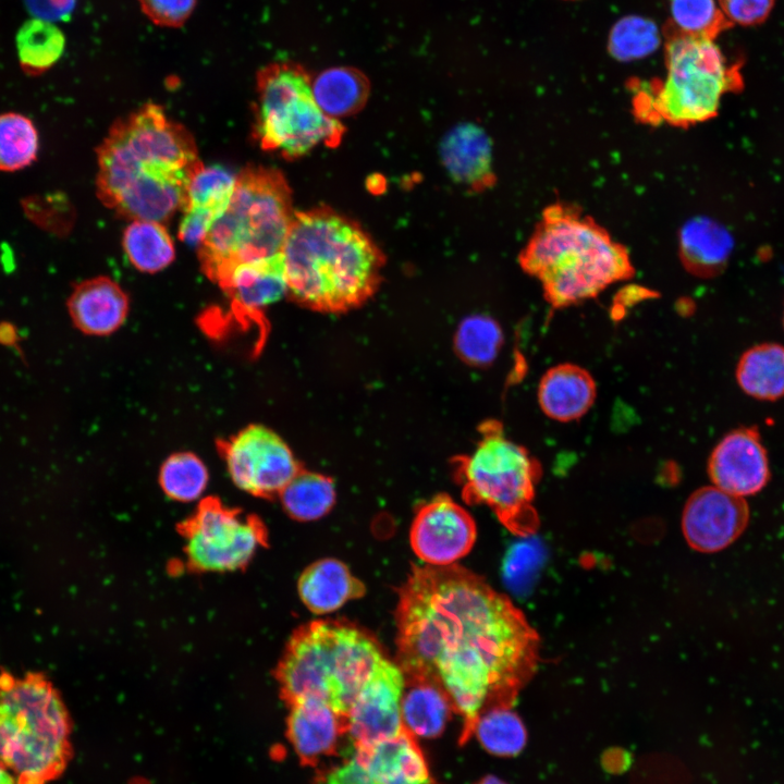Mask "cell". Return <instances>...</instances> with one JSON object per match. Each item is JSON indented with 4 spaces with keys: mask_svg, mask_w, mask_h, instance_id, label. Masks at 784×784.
I'll list each match as a JSON object with an SVG mask.
<instances>
[{
    "mask_svg": "<svg viewBox=\"0 0 784 784\" xmlns=\"http://www.w3.org/2000/svg\"><path fill=\"white\" fill-rule=\"evenodd\" d=\"M322 784H429L430 772L415 738L401 734L370 745H354Z\"/></svg>",
    "mask_w": 784,
    "mask_h": 784,
    "instance_id": "cell-13",
    "label": "cell"
},
{
    "mask_svg": "<svg viewBox=\"0 0 784 784\" xmlns=\"http://www.w3.org/2000/svg\"><path fill=\"white\" fill-rule=\"evenodd\" d=\"M183 211L184 215L179 228V237L186 244L199 246L216 219L201 211Z\"/></svg>",
    "mask_w": 784,
    "mask_h": 784,
    "instance_id": "cell-40",
    "label": "cell"
},
{
    "mask_svg": "<svg viewBox=\"0 0 784 784\" xmlns=\"http://www.w3.org/2000/svg\"><path fill=\"white\" fill-rule=\"evenodd\" d=\"M179 531L188 566L198 572L243 568L267 544V529L258 516L230 509L213 497L204 499Z\"/></svg>",
    "mask_w": 784,
    "mask_h": 784,
    "instance_id": "cell-11",
    "label": "cell"
},
{
    "mask_svg": "<svg viewBox=\"0 0 784 784\" xmlns=\"http://www.w3.org/2000/svg\"><path fill=\"white\" fill-rule=\"evenodd\" d=\"M255 136L265 150L287 160L318 145L335 148L345 127L316 103L306 71L294 63H271L257 75Z\"/></svg>",
    "mask_w": 784,
    "mask_h": 784,
    "instance_id": "cell-10",
    "label": "cell"
},
{
    "mask_svg": "<svg viewBox=\"0 0 784 784\" xmlns=\"http://www.w3.org/2000/svg\"><path fill=\"white\" fill-rule=\"evenodd\" d=\"M298 595L315 614H327L365 595V585L341 561L321 559L310 564L298 579Z\"/></svg>",
    "mask_w": 784,
    "mask_h": 784,
    "instance_id": "cell-23",
    "label": "cell"
},
{
    "mask_svg": "<svg viewBox=\"0 0 784 784\" xmlns=\"http://www.w3.org/2000/svg\"><path fill=\"white\" fill-rule=\"evenodd\" d=\"M730 233L708 218L688 221L681 231V259L686 269L698 277L719 273L732 249Z\"/></svg>",
    "mask_w": 784,
    "mask_h": 784,
    "instance_id": "cell-24",
    "label": "cell"
},
{
    "mask_svg": "<svg viewBox=\"0 0 784 784\" xmlns=\"http://www.w3.org/2000/svg\"><path fill=\"white\" fill-rule=\"evenodd\" d=\"M290 706L287 737L295 752L304 760L330 754L345 732L343 716L321 700H303Z\"/></svg>",
    "mask_w": 784,
    "mask_h": 784,
    "instance_id": "cell-21",
    "label": "cell"
},
{
    "mask_svg": "<svg viewBox=\"0 0 784 784\" xmlns=\"http://www.w3.org/2000/svg\"><path fill=\"white\" fill-rule=\"evenodd\" d=\"M470 726L481 747L494 756H514L526 742L525 726L510 707L487 709Z\"/></svg>",
    "mask_w": 784,
    "mask_h": 784,
    "instance_id": "cell-31",
    "label": "cell"
},
{
    "mask_svg": "<svg viewBox=\"0 0 784 784\" xmlns=\"http://www.w3.org/2000/svg\"><path fill=\"white\" fill-rule=\"evenodd\" d=\"M97 196L120 216L168 221L204 166L191 133L156 103L117 121L97 149Z\"/></svg>",
    "mask_w": 784,
    "mask_h": 784,
    "instance_id": "cell-2",
    "label": "cell"
},
{
    "mask_svg": "<svg viewBox=\"0 0 784 784\" xmlns=\"http://www.w3.org/2000/svg\"><path fill=\"white\" fill-rule=\"evenodd\" d=\"M453 708L438 687L406 684L401 702L403 731L413 738H434L445 728Z\"/></svg>",
    "mask_w": 784,
    "mask_h": 784,
    "instance_id": "cell-27",
    "label": "cell"
},
{
    "mask_svg": "<svg viewBox=\"0 0 784 784\" xmlns=\"http://www.w3.org/2000/svg\"><path fill=\"white\" fill-rule=\"evenodd\" d=\"M236 176L221 166H203L188 184L183 210L201 211L218 219L230 203Z\"/></svg>",
    "mask_w": 784,
    "mask_h": 784,
    "instance_id": "cell-33",
    "label": "cell"
},
{
    "mask_svg": "<svg viewBox=\"0 0 784 784\" xmlns=\"http://www.w3.org/2000/svg\"><path fill=\"white\" fill-rule=\"evenodd\" d=\"M502 342V330L492 318L474 315L462 321L454 344L456 352L467 364L487 366L497 357Z\"/></svg>",
    "mask_w": 784,
    "mask_h": 784,
    "instance_id": "cell-34",
    "label": "cell"
},
{
    "mask_svg": "<svg viewBox=\"0 0 784 784\" xmlns=\"http://www.w3.org/2000/svg\"><path fill=\"white\" fill-rule=\"evenodd\" d=\"M478 784H504V783L495 777H487Z\"/></svg>",
    "mask_w": 784,
    "mask_h": 784,
    "instance_id": "cell-44",
    "label": "cell"
},
{
    "mask_svg": "<svg viewBox=\"0 0 784 784\" xmlns=\"http://www.w3.org/2000/svg\"><path fill=\"white\" fill-rule=\"evenodd\" d=\"M384 658L365 630L343 621L318 620L293 633L274 675L290 705L321 700L344 719Z\"/></svg>",
    "mask_w": 784,
    "mask_h": 784,
    "instance_id": "cell-5",
    "label": "cell"
},
{
    "mask_svg": "<svg viewBox=\"0 0 784 784\" xmlns=\"http://www.w3.org/2000/svg\"><path fill=\"white\" fill-rule=\"evenodd\" d=\"M596 394V382L591 375L568 363L550 368L538 387V402L542 412L564 422L584 416L592 406Z\"/></svg>",
    "mask_w": 784,
    "mask_h": 784,
    "instance_id": "cell-22",
    "label": "cell"
},
{
    "mask_svg": "<svg viewBox=\"0 0 784 784\" xmlns=\"http://www.w3.org/2000/svg\"><path fill=\"white\" fill-rule=\"evenodd\" d=\"M294 212L292 191L279 170L245 168L226 209L199 244L203 272L221 285L238 265L281 254Z\"/></svg>",
    "mask_w": 784,
    "mask_h": 784,
    "instance_id": "cell-6",
    "label": "cell"
},
{
    "mask_svg": "<svg viewBox=\"0 0 784 784\" xmlns=\"http://www.w3.org/2000/svg\"><path fill=\"white\" fill-rule=\"evenodd\" d=\"M313 96L320 110L339 120L360 111L369 97L366 76L356 69L336 66L322 71L311 83Z\"/></svg>",
    "mask_w": 784,
    "mask_h": 784,
    "instance_id": "cell-26",
    "label": "cell"
},
{
    "mask_svg": "<svg viewBox=\"0 0 784 784\" xmlns=\"http://www.w3.org/2000/svg\"><path fill=\"white\" fill-rule=\"evenodd\" d=\"M665 66L664 79L642 87L636 97V113L647 121L681 127L708 121L723 95L742 87L739 66L728 64L713 39L672 30Z\"/></svg>",
    "mask_w": 784,
    "mask_h": 784,
    "instance_id": "cell-8",
    "label": "cell"
},
{
    "mask_svg": "<svg viewBox=\"0 0 784 784\" xmlns=\"http://www.w3.org/2000/svg\"><path fill=\"white\" fill-rule=\"evenodd\" d=\"M479 433L473 452L455 460L463 499L488 505L515 536H531L539 527L534 506L542 471L539 461L506 438L499 421H485Z\"/></svg>",
    "mask_w": 784,
    "mask_h": 784,
    "instance_id": "cell-9",
    "label": "cell"
},
{
    "mask_svg": "<svg viewBox=\"0 0 784 784\" xmlns=\"http://www.w3.org/2000/svg\"><path fill=\"white\" fill-rule=\"evenodd\" d=\"M518 262L555 308L592 298L635 273L624 245L575 206L560 203L543 210Z\"/></svg>",
    "mask_w": 784,
    "mask_h": 784,
    "instance_id": "cell-4",
    "label": "cell"
},
{
    "mask_svg": "<svg viewBox=\"0 0 784 784\" xmlns=\"http://www.w3.org/2000/svg\"><path fill=\"white\" fill-rule=\"evenodd\" d=\"M219 286L235 316L261 322L262 309L286 295L282 254L238 265Z\"/></svg>",
    "mask_w": 784,
    "mask_h": 784,
    "instance_id": "cell-19",
    "label": "cell"
},
{
    "mask_svg": "<svg viewBox=\"0 0 784 784\" xmlns=\"http://www.w3.org/2000/svg\"><path fill=\"white\" fill-rule=\"evenodd\" d=\"M477 528L470 514L448 494L419 506L409 541L415 554L428 565L454 564L473 548Z\"/></svg>",
    "mask_w": 784,
    "mask_h": 784,
    "instance_id": "cell-14",
    "label": "cell"
},
{
    "mask_svg": "<svg viewBox=\"0 0 784 784\" xmlns=\"http://www.w3.org/2000/svg\"><path fill=\"white\" fill-rule=\"evenodd\" d=\"M0 784H17L15 777L0 764Z\"/></svg>",
    "mask_w": 784,
    "mask_h": 784,
    "instance_id": "cell-43",
    "label": "cell"
},
{
    "mask_svg": "<svg viewBox=\"0 0 784 784\" xmlns=\"http://www.w3.org/2000/svg\"><path fill=\"white\" fill-rule=\"evenodd\" d=\"M15 339V332L9 324H0V341L11 344Z\"/></svg>",
    "mask_w": 784,
    "mask_h": 784,
    "instance_id": "cell-42",
    "label": "cell"
},
{
    "mask_svg": "<svg viewBox=\"0 0 784 784\" xmlns=\"http://www.w3.org/2000/svg\"><path fill=\"white\" fill-rule=\"evenodd\" d=\"M783 327H784V311H783Z\"/></svg>",
    "mask_w": 784,
    "mask_h": 784,
    "instance_id": "cell-45",
    "label": "cell"
},
{
    "mask_svg": "<svg viewBox=\"0 0 784 784\" xmlns=\"http://www.w3.org/2000/svg\"><path fill=\"white\" fill-rule=\"evenodd\" d=\"M15 44L22 70L27 75L38 76L60 60L65 37L52 22L34 17L20 27Z\"/></svg>",
    "mask_w": 784,
    "mask_h": 784,
    "instance_id": "cell-28",
    "label": "cell"
},
{
    "mask_svg": "<svg viewBox=\"0 0 784 784\" xmlns=\"http://www.w3.org/2000/svg\"><path fill=\"white\" fill-rule=\"evenodd\" d=\"M142 11L156 25L180 27L193 13L197 0H138Z\"/></svg>",
    "mask_w": 784,
    "mask_h": 784,
    "instance_id": "cell-38",
    "label": "cell"
},
{
    "mask_svg": "<svg viewBox=\"0 0 784 784\" xmlns=\"http://www.w3.org/2000/svg\"><path fill=\"white\" fill-rule=\"evenodd\" d=\"M661 44V33L650 19L628 15L618 20L610 30L609 52L618 61L642 59Z\"/></svg>",
    "mask_w": 784,
    "mask_h": 784,
    "instance_id": "cell-35",
    "label": "cell"
},
{
    "mask_svg": "<svg viewBox=\"0 0 784 784\" xmlns=\"http://www.w3.org/2000/svg\"><path fill=\"white\" fill-rule=\"evenodd\" d=\"M672 30L713 39L731 26L715 0H669Z\"/></svg>",
    "mask_w": 784,
    "mask_h": 784,
    "instance_id": "cell-37",
    "label": "cell"
},
{
    "mask_svg": "<svg viewBox=\"0 0 784 784\" xmlns=\"http://www.w3.org/2000/svg\"><path fill=\"white\" fill-rule=\"evenodd\" d=\"M29 13L36 19L48 22L70 20L76 0H24Z\"/></svg>",
    "mask_w": 784,
    "mask_h": 784,
    "instance_id": "cell-41",
    "label": "cell"
},
{
    "mask_svg": "<svg viewBox=\"0 0 784 784\" xmlns=\"http://www.w3.org/2000/svg\"><path fill=\"white\" fill-rule=\"evenodd\" d=\"M74 324L84 333L107 335L124 322L128 298L121 286L107 277L81 282L68 302Z\"/></svg>",
    "mask_w": 784,
    "mask_h": 784,
    "instance_id": "cell-20",
    "label": "cell"
},
{
    "mask_svg": "<svg viewBox=\"0 0 784 784\" xmlns=\"http://www.w3.org/2000/svg\"><path fill=\"white\" fill-rule=\"evenodd\" d=\"M708 475L716 488L736 495L759 492L770 479L767 450L756 427H739L726 433L712 450Z\"/></svg>",
    "mask_w": 784,
    "mask_h": 784,
    "instance_id": "cell-17",
    "label": "cell"
},
{
    "mask_svg": "<svg viewBox=\"0 0 784 784\" xmlns=\"http://www.w3.org/2000/svg\"><path fill=\"white\" fill-rule=\"evenodd\" d=\"M405 686L401 667L385 657L344 716L352 744L370 745L404 732L401 702Z\"/></svg>",
    "mask_w": 784,
    "mask_h": 784,
    "instance_id": "cell-15",
    "label": "cell"
},
{
    "mask_svg": "<svg viewBox=\"0 0 784 784\" xmlns=\"http://www.w3.org/2000/svg\"><path fill=\"white\" fill-rule=\"evenodd\" d=\"M748 517L744 498L715 486L702 487L685 504L682 530L693 549L711 553L730 546L745 529Z\"/></svg>",
    "mask_w": 784,
    "mask_h": 784,
    "instance_id": "cell-16",
    "label": "cell"
},
{
    "mask_svg": "<svg viewBox=\"0 0 784 784\" xmlns=\"http://www.w3.org/2000/svg\"><path fill=\"white\" fill-rule=\"evenodd\" d=\"M279 495L291 517L309 522L329 513L335 502V487L330 477L301 468Z\"/></svg>",
    "mask_w": 784,
    "mask_h": 784,
    "instance_id": "cell-30",
    "label": "cell"
},
{
    "mask_svg": "<svg viewBox=\"0 0 784 784\" xmlns=\"http://www.w3.org/2000/svg\"><path fill=\"white\" fill-rule=\"evenodd\" d=\"M39 135L33 121L17 112L0 114V171L14 172L37 158Z\"/></svg>",
    "mask_w": 784,
    "mask_h": 784,
    "instance_id": "cell-32",
    "label": "cell"
},
{
    "mask_svg": "<svg viewBox=\"0 0 784 784\" xmlns=\"http://www.w3.org/2000/svg\"><path fill=\"white\" fill-rule=\"evenodd\" d=\"M439 154L453 181L469 191L482 192L495 183L491 140L477 124L465 122L451 128L440 143Z\"/></svg>",
    "mask_w": 784,
    "mask_h": 784,
    "instance_id": "cell-18",
    "label": "cell"
},
{
    "mask_svg": "<svg viewBox=\"0 0 784 784\" xmlns=\"http://www.w3.org/2000/svg\"><path fill=\"white\" fill-rule=\"evenodd\" d=\"M736 381L743 392L760 401L784 396V346L765 342L751 346L738 359Z\"/></svg>",
    "mask_w": 784,
    "mask_h": 784,
    "instance_id": "cell-25",
    "label": "cell"
},
{
    "mask_svg": "<svg viewBox=\"0 0 784 784\" xmlns=\"http://www.w3.org/2000/svg\"><path fill=\"white\" fill-rule=\"evenodd\" d=\"M122 245L131 264L144 272L164 269L175 256L170 234L156 221L133 220L124 230Z\"/></svg>",
    "mask_w": 784,
    "mask_h": 784,
    "instance_id": "cell-29",
    "label": "cell"
},
{
    "mask_svg": "<svg viewBox=\"0 0 784 784\" xmlns=\"http://www.w3.org/2000/svg\"><path fill=\"white\" fill-rule=\"evenodd\" d=\"M731 23L749 26L763 22L770 14L774 0H718Z\"/></svg>",
    "mask_w": 784,
    "mask_h": 784,
    "instance_id": "cell-39",
    "label": "cell"
},
{
    "mask_svg": "<svg viewBox=\"0 0 784 784\" xmlns=\"http://www.w3.org/2000/svg\"><path fill=\"white\" fill-rule=\"evenodd\" d=\"M396 663L406 684L441 689L471 725L510 707L532 677L540 639L524 613L460 565H413L399 590Z\"/></svg>",
    "mask_w": 784,
    "mask_h": 784,
    "instance_id": "cell-1",
    "label": "cell"
},
{
    "mask_svg": "<svg viewBox=\"0 0 784 784\" xmlns=\"http://www.w3.org/2000/svg\"><path fill=\"white\" fill-rule=\"evenodd\" d=\"M159 483L171 499L189 502L201 495L208 483L205 464L189 452L175 453L162 464Z\"/></svg>",
    "mask_w": 784,
    "mask_h": 784,
    "instance_id": "cell-36",
    "label": "cell"
},
{
    "mask_svg": "<svg viewBox=\"0 0 784 784\" xmlns=\"http://www.w3.org/2000/svg\"><path fill=\"white\" fill-rule=\"evenodd\" d=\"M71 720L41 674L0 675V764L17 784H48L72 757Z\"/></svg>",
    "mask_w": 784,
    "mask_h": 784,
    "instance_id": "cell-7",
    "label": "cell"
},
{
    "mask_svg": "<svg viewBox=\"0 0 784 784\" xmlns=\"http://www.w3.org/2000/svg\"><path fill=\"white\" fill-rule=\"evenodd\" d=\"M281 254L286 295L331 314L366 303L377 292L385 264L357 222L326 206L294 212Z\"/></svg>",
    "mask_w": 784,
    "mask_h": 784,
    "instance_id": "cell-3",
    "label": "cell"
},
{
    "mask_svg": "<svg viewBox=\"0 0 784 784\" xmlns=\"http://www.w3.org/2000/svg\"><path fill=\"white\" fill-rule=\"evenodd\" d=\"M231 479L240 489L260 498L280 494L301 470L287 444L272 430L252 425L219 441Z\"/></svg>",
    "mask_w": 784,
    "mask_h": 784,
    "instance_id": "cell-12",
    "label": "cell"
}]
</instances>
